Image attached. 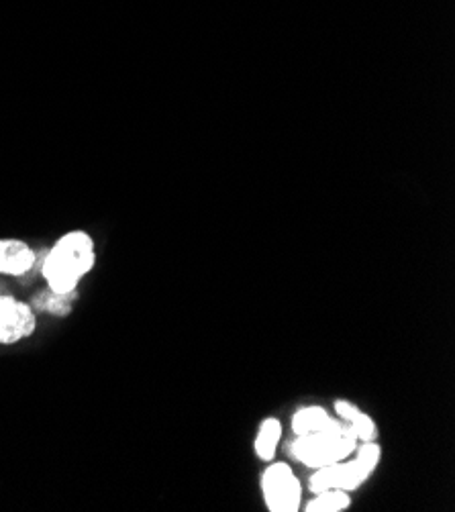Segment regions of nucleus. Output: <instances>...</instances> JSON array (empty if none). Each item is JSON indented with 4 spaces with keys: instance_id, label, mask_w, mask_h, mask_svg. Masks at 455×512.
Wrapping results in <instances>:
<instances>
[{
    "instance_id": "1",
    "label": "nucleus",
    "mask_w": 455,
    "mask_h": 512,
    "mask_svg": "<svg viewBox=\"0 0 455 512\" xmlns=\"http://www.w3.org/2000/svg\"><path fill=\"white\" fill-rule=\"evenodd\" d=\"M94 239L82 231H68L47 251L43 262V278L47 288L56 294H74L80 280L94 268Z\"/></svg>"
},
{
    "instance_id": "2",
    "label": "nucleus",
    "mask_w": 455,
    "mask_h": 512,
    "mask_svg": "<svg viewBox=\"0 0 455 512\" xmlns=\"http://www.w3.org/2000/svg\"><path fill=\"white\" fill-rule=\"evenodd\" d=\"M358 445V437L353 435V431L343 421L331 419L325 427L313 433L298 435L290 443V455L298 459L302 466L319 470L323 466L347 459L351 453H356Z\"/></svg>"
},
{
    "instance_id": "3",
    "label": "nucleus",
    "mask_w": 455,
    "mask_h": 512,
    "mask_svg": "<svg viewBox=\"0 0 455 512\" xmlns=\"http://www.w3.org/2000/svg\"><path fill=\"white\" fill-rule=\"evenodd\" d=\"M356 457L353 459H341V462L323 466L313 472L309 478L311 492H323V490H345L353 492L360 486H364L374 470L380 466L382 459V447L376 441L362 443V447L356 449Z\"/></svg>"
},
{
    "instance_id": "4",
    "label": "nucleus",
    "mask_w": 455,
    "mask_h": 512,
    "mask_svg": "<svg viewBox=\"0 0 455 512\" xmlns=\"http://www.w3.org/2000/svg\"><path fill=\"white\" fill-rule=\"evenodd\" d=\"M264 502L270 512H296L300 510L302 486L286 462L270 464L262 474Z\"/></svg>"
},
{
    "instance_id": "5",
    "label": "nucleus",
    "mask_w": 455,
    "mask_h": 512,
    "mask_svg": "<svg viewBox=\"0 0 455 512\" xmlns=\"http://www.w3.org/2000/svg\"><path fill=\"white\" fill-rule=\"evenodd\" d=\"M37 329V315L29 304L13 296H0V345H13L31 337Z\"/></svg>"
},
{
    "instance_id": "6",
    "label": "nucleus",
    "mask_w": 455,
    "mask_h": 512,
    "mask_svg": "<svg viewBox=\"0 0 455 512\" xmlns=\"http://www.w3.org/2000/svg\"><path fill=\"white\" fill-rule=\"evenodd\" d=\"M35 266V251L25 241L0 239V274L25 276Z\"/></svg>"
},
{
    "instance_id": "7",
    "label": "nucleus",
    "mask_w": 455,
    "mask_h": 512,
    "mask_svg": "<svg viewBox=\"0 0 455 512\" xmlns=\"http://www.w3.org/2000/svg\"><path fill=\"white\" fill-rule=\"evenodd\" d=\"M333 411L337 415L339 421H343L351 431L353 435L358 437L360 443H368V441H376L378 439V425L376 421L364 413L360 406L353 404L351 400H345V398H339L333 402Z\"/></svg>"
},
{
    "instance_id": "8",
    "label": "nucleus",
    "mask_w": 455,
    "mask_h": 512,
    "mask_svg": "<svg viewBox=\"0 0 455 512\" xmlns=\"http://www.w3.org/2000/svg\"><path fill=\"white\" fill-rule=\"evenodd\" d=\"M280 439H282V423H280V419H276V417L264 419L260 423V429H258V435H256V441H254L256 455L262 459V462L270 464L272 459L276 457Z\"/></svg>"
},
{
    "instance_id": "9",
    "label": "nucleus",
    "mask_w": 455,
    "mask_h": 512,
    "mask_svg": "<svg viewBox=\"0 0 455 512\" xmlns=\"http://www.w3.org/2000/svg\"><path fill=\"white\" fill-rule=\"evenodd\" d=\"M333 417L329 415V411L325 406L319 404H311V406H302L294 413L292 417V431L294 435H307L313 433L321 427H325Z\"/></svg>"
},
{
    "instance_id": "10",
    "label": "nucleus",
    "mask_w": 455,
    "mask_h": 512,
    "mask_svg": "<svg viewBox=\"0 0 455 512\" xmlns=\"http://www.w3.org/2000/svg\"><path fill=\"white\" fill-rule=\"evenodd\" d=\"M351 506V496L345 490H323L307 504V512H343Z\"/></svg>"
},
{
    "instance_id": "11",
    "label": "nucleus",
    "mask_w": 455,
    "mask_h": 512,
    "mask_svg": "<svg viewBox=\"0 0 455 512\" xmlns=\"http://www.w3.org/2000/svg\"><path fill=\"white\" fill-rule=\"evenodd\" d=\"M74 294H56L47 288L45 294H39L37 309L54 313V315H70V300H74Z\"/></svg>"
}]
</instances>
